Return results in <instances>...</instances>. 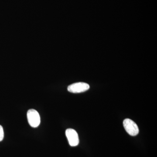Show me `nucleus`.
I'll return each instance as SVG.
<instances>
[{
  "mask_svg": "<svg viewBox=\"0 0 157 157\" xmlns=\"http://www.w3.org/2000/svg\"><path fill=\"white\" fill-rule=\"evenodd\" d=\"M27 117L29 124L33 128L39 127L41 122V119L39 113L35 109H30L28 111Z\"/></svg>",
  "mask_w": 157,
  "mask_h": 157,
  "instance_id": "f257e3e1",
  "label": "nucleus"
},
{
  "mask_svg": "<svg viewBox=\"0 0 157 157\" xmlns=\"http://www.w3.org/2000/svg\"><path fill=\"white\" fill-rule=\"evenodd\" d=\"M124 128L127 133L132 136H135L139 134L138 126L134 121L130 119H125L123 121Z\"/></svg>",
  "mask_w": 157,
  "mask_h": 157,
  "instance_id": "f03ea898",
  "label": "nucleus"
},
{
  "mask_svg": "<svg viewBox=\"0 0 157 157\" xmlns=\"http://www.w3.org/2000/svg\"><path fill=\"white\" fill-rule=\"evenodd\" d=\"M90 89V85L83 82H78L70 85L68 87V91L70 93L77 94L84 92Z\"/></svg>",
  "mask_w": 157,
  "mask_h": 157,
  "instance_id": "7ed1b4c3",
  "label": "nucleus"
},
{
  "mask_svg": "<svg viewBox=\"0 0 157 157\" xmlns=\"http://www.w3.org/2000/svg\"><path fill=\"white\" fill-rule=\"evenodd\" d=\"M66 135L69 144L72 147L77 146L79 144V138L77 132L73 129H67Z\"/></svg>",
  "mask_w": 157,
  "mask_h": 157,
  "instance_id": "20e7f679",
  "label": "nucleus"
},
{
  "mask_svg": "<svg viewBox=\"0 0 157 157\" xmlns=\"http://www.w3.org/2000/svg\"><path fill=\"white\" fill-rule=\"evenodd\" d=\"M4 137V130L3 127L0 125V141L3 140Z\"/></svg>",
  "mask_w": 157,
  "mask_h": 157,
  "instance_id": "39448f33",
  "label": "nucleus"
}]
</instances>
